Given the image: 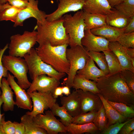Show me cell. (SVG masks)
<instances>
[{
    "label": "cell",
    "instance_id": "ab89813d",
    "mask_svg": "<svg viewBox=\"0 0 134 134\" xmlns=\"http://www.w3.org/2000/svg\"><path fill=\"white\" fill-rule=\"evenodd\" d=\"M8 2L12 6L20 10L27 6L29 4V1L23 0H0V4Z\"/></svg>",
    "mask_w": 134,
    "mask_h": 134
},
{
    "label": "cell",
    "instance_id": "bcb514c9",
    "mask_svg": "<svg viewBox=\"0 0 134 134\" xmlns=\"http://www.w3.org/2000/svg\"><path fill=\"white\" fill-rule=\"evenodd\" d=\"M63 94L62 87L58 86L55 89L53 94L55 98L57 99L59 96H61Z\"/></svg>",
    "mask_w": 134,
    "mask_h": 134
},
{
    "label": "cell",
    "instance_id": "ac0fdd59",
    "mask_svg": "<svg viewBox=\"0 0 134 134\" xmlns=\"http://www.w3.org/2000/svg\"><path fill=\"white\" fill-rule=\"evenodd\" d=\"M113 9L107 0H86L83 10L90 13L106 15L112 11Z\"/></svg>",
    "mask_w": 134,
    "mask_h": 134
},
{
    "label": "cell",
    "instance_id": "ffe728a7",
    "mask_svg": "<svg viewBox=\"0 0 134 134\" xmlns=\"http://www.w3.org/2000/svg\"><path fill=\"white\" fill-rule=\"evenodd\" d=\"M76 74L88 80H92L95 82L98 78L106 76L104 72L96 66L94 61L90 56L84 67L78 71Z\"/></svg>",
    "mask_w": 134,
    "mask_h": 134
},
{
    "label": "cell",
    "instance_id": "603a6c76",
    "mask_svg": "<svg viewBox=\"0 0 134 134\" xmlns=\"http://www.w3.org/2000/svg\"><path fill=\"white\" fill-rule=\"evenodd\" d=\"M83 18L86 25L85 30H91L107 24L106 15L83 11Z\"/></svg>",
    "mask_w": 134,
    "mask_h": 134
},
{
    "label": "cell",
    "instance_id": "f907efd6",
    "mask_svg": "<svg viewBox=\"0 0 134 134\" xmlns=\"http://www.w3.org/2000/svg\"><path fill=\"white\" fill-rule=\"evenodd\" d=\"M63 94L67 96L69 95L70 93V88L67 86H66L62 87Z\"/></svg>",
    "mask_w": 134,
    "mask_h": 134
},
{
    "label": "cell",
    "instance_id": "30bf717a",
    "mask_svg": "<svg viewBox=\"0 0 134 134\" xmlns=\"http://www.w3.org/2000/svg\"><path fill=\"white\" fill-rule=\"evenodd\" d=\"M33 103V109L31 111L26 113L33 117L38 114H44L45 110L51 109L53 105L56 103V99L49 93H42L34 91L28 93Z\"/></svg>",
    "mask_w": 134,
    "mask_h": 134
},
{
    "label": "cell",
    "instance_id": "1f68e13d",
    "mask_svg": "<svg viewBox=\"0 0 134 134\" xmlns=\"http://www.w3.org/2000/svg\"><path fill=\"white\" fill-rule=\"evenodd\" d=\"M107 101L122 116L128 119L134 118V108L122 103L113 102L108 100Z\"/></svg>",
    "mask_w": 134,
    "mask_h": 134
},
{
    "label": "cell",
    "instance_id": "83f0119b",
    "mask_svg": "<svg viewBox=\"0 0 134 134\" xmlns=\"http://www.w3.org/2000/svg\"><path fill=\"white\" fill-rule=\"evenodd\" d=\"M20 122L23 123L25 129V134H47L46 131L37 126L33 117L26 113L21 118Z\"/></svg>",
    "mask_w": 134,
    "mask_h": 134
},
{
    "label": "cell",
    "instance_id": "7a4b0ae2",
    "mask_svg": "<svg viewBox=\"0 0 134 134\" xmlns=\"http://www.w3.org/2000/svg\"><path fill=\"white\" fill-rule=\"evenodd\" d=\"M63 17L58 19L42 23H37L34 30H37V42L39 45L48 43L53 46L69 44V36L66 32Z\"/></svg>",
    "mask_w": 134,
    "mask_h": 134
},
{
    "label": "cell",
    "instance_id": "7402d4cb",
    "mask_svg": "<svg viewBox=\"0 0 134 134\" xmlns=\"http://www.w3.org/2000/svg\"><path fill=\"white\" fill-rule=\"evenodd\" d=\"M1 94L0 96L3 101L2 108L4 111H13L15 102L13 99L14 92L9 85L6 79L2 78L1 79Z\"/></svg>",
    "mask_w": 134,
    "mask_h": 134
},
{
    "label": "cell",
    "instance_id": "277c9868",
    "mask_svg": "<svg viewBox=\"0 0 134 134\" xmlns=\"http://www.w3.org/2000/svg\"><path fill=\"white\" fill-rule=\"evenodd\" d=\"M66 55L70 66L67 77L64 79L63 84L70 88L77 72L84 67L90 56L89 52L80 45L67 48Z\"/></svg>",
    "mask_w": 134,
    "mask_h": 134
},
{
    "label": "cell",
    "instance_id": "5b68a950",
    "mask_svg": "<svg viewBox=\"0 0 134 134\" xmlns=\"http://www.w3.org/2000/svg\"><path fill=\"white\" fill-rule=\"evenodd\" d=\"M83 10L78 11L73 15L67 14L63 16V26L69 38L70 47L82 46L81 40L84 36L86 25L83 18Z\"/></svg>",
    "mask_w": 134,
    "mask_h": 134
},
{
    "label": "cell",
    "instance_id": "d6a6232c",
    "mask_svg": "<svg viewBox=\"0 0 134 134\" xmlns=\"http://www.w3.org/2000/svg\"><path fill=\"white\" fill-rule=\"evenodd\" d=\"M89 53L90 56L96 62L100 69L106 76H107L108 74V67L104 54L93 51H89Z\"/></svg>",
    "mask_w": 134,
    "mask_h": 134
},
{
    "label": "cell",
    "instance_id": "f6af8a7d",
    "mask_svg": "<svg viewBox=\"0 0 134 134\" xmlns=\"http://www.w3.org/2000/svg\"><path fill=\"white\" fill-rule=\"evenodd\" d=\"M124 28V33H130L134 32V16L131 18L128 24Z\"/></svg>",
    "mask_w": 134,
    "mask_h": 134
},
{
    "label": "cell",
    "instance_id": "2e32d148",
    "mask_svg": "<svg viewBox=\"0 0 134 134\" xmlns=\"http://www.w3.org/2000/svg\"><path fill=\"white\" fill-rule=\"evenodd\" d=\"M109 42L103 37L94 34L90 30H85L84 36L81 42L82 45L88 51L100 52L109 49Z\"/></svg>",
    "mask_w": 134,
    "mask_h": 134
},
{
    "label": "cell",
    "instance_id": "f5cc1de1",
    "mask_svg": "<svg viewBox=\"0 0 134 134\" xmlns=\"http://www.w3.org/2000/svg\"><path fill=\"white\" fill-rule=\"evenodd\" d=\"M134 134V130H132L130 132L129 134Z\"/></svg>",
    "mask_w": 134,
    "mask_h": 134
},
{
    "label": "cell",
    "instance_id": "7c38bea8",
    "mask_svg": "<svg viewBox=\"0 0 134 134\" xmlns=\"http://www.w3.org/2000/svg\"><path fill=\"white\" fill-rule=\"evenodd\" d=\"M60 80L45 74L40 75L33 80L27 92L29 93L36 91L53 94L56 88L59 86L60 84Z\"/></svg>",
    "mask_w": 134,
    "mask_h": 134
},
{
    "label": "cell",
    "instance_id": "9c48e42d",
    "mask_svg": "<svg viewBox=\"0 0 134 134\" xmlns=\"http://www.w3.org/2000/svg\"><path fill=\"white\" fill-rule=\"evenodd\" d=\"M35 124L45 130L48 134L66 133V127L58 120L51 110L45 112L44 114H38L33 117Z\"/></svg>",
    "mask_w": 134,
    "mask_h": 134
},
{
    "label": "cell",
    "instance_id": "52a82bcc",
    "mask_svg": "<svg viewBox=\"0 0 134 134\" xmlns=\"http://www.w3.org/2000/svg\"><path fill=\"white\" fill-rule=\"evenodd\" d=\"M2 61L3 66L17 79V83L25 90L28 89L31 83L27 74L29 68L24 59L9 55H3Z\"/></svg>",
    "mask_w": 134,
    "mask_h": 134
},
{
    "label": "cell",
    "instance_id": "6da1fadb",
    "mask_svg": "<svg viewBox=\"0 0 134 134\" xmlns=\"http://www.w3.org/2000/svg\"><path fill=\"white\" fill-rule=\"evenodd\" d=\"M96 83L99 94L107 100L122 103L134 108V93L121 78L119 73L101 76Z\"/></svg>",
    "mask_w": 134,
    "mask_h": 134
},
{
    "label": "cell",
    "instance_id": "c3c4849f",
    "mask_svg": "<svg viewBox=\"0 0 134 134\" xmlns=\"http://www.w3.org/2000/svg\"><path fill=\"white\" fill-rule=\"evenodd\" d=\"M123 48L126 53L128 56L134 57V48H126L124 47Z\"/></svg>",
    "mask_w": 134,
    "mask_h": 134
},
{
    "label": "cell",
    "instance_id": "f546056e",
    "mask_svg": "<svg viewBox=\"0 0 134 134\" xmlns=\"http://www.w3.org/2000/svg\"><path fill=\"white\" fill-rule=\"evenodd\" d=\"M20 10L8 2L0 4V21H10L14 23Z\"/></svg>",
    "mask_w": 134,
    "mask_h": 134
},
{
    "label": "cell",
    "instance_id": "f35d334b",
    "mask_svg": "<svg viewBox=\"0 0 134 134\" xmlns=\"http://www.w3.org/2000/svg\"><path fill=\"white\" fill-rule=\"evenodd\" d=\"M129 119L123 123L117 122L107 127L101 132L103 134H117L118 133L123 126L130 120Z\"/></svg>",
    "mask_w": 134,
    "mask_h": 134
},
{
    "label": "cell",
    "instance_id": "cb8c5ba5",
    "mask_svg": "<svg viewBox=\"0 0 134 134\" xmlns=\"http://www.w3.org/2000/svg\"><path fill=\"white\" fill-rule=\"evenodd\" d=\"M132 18L126 16L118 10L113 8L112 11L106 15V23L117 28H124L128 24Z\"/></svg>",
    "mask_w": 134,
    "mask_h": 134
},
{
    "label": "cell",
    "instance_id": "db71d44e",
    "mask_svg": "<svg viewBox=\"0 0 134 134\" xmlns=\"http://www.w3.org/2000/svg\"><path fill=\"white\" fill-rule=\"evenodd\" d=\"M25 1H29L30 0H23Z\"/></svg>",
    "mask_w": 134,
    "mask_h": 134
},
{
    "label": "cell",
    "instance_id": "9a60e30c",
    "mask_svg": "<svg viewBox=\"0 0 134 134\" xmlns=\"http://www.w3.org/2000/svg\"><path fill=\"white\" fill-rule=\"evenodd\" d=\"M7 80L16 97L15 105L18 107L31 111L33 103L29 94L20 87L16 82L14 76L8 73Z\"/></svg>",
    "mask_w": 134,
    "mask_h": 134
},
{
    "label": "cell",
    "instance_id": "484cf974",
    "mask_svg": "<svg viewBox=\"0 0 134 134\" xmlns=\"http://www.w3.org/2000/svg\"><path fill=\"white\" fill-rule=\"evenodd\" d=\"M72 87L75 90L80 89L95 94L100 93L96 83L76 74L72 83Z\"/></svg>",
    "mask_w": 134,
    "mask_h": 134
},
{
    "label": "cell",
    "instance_id": "7bdbcfd3",
    "mask_svg": "<svg viewBox=\"0 0 134 134\" xmlns=\"http://www.w3.org/2000/svg\"><path fill=\"white\" fill-rule=\"evenodd\" d=\"M134 130V118L131 119L122 127L119 132L120 134H129L130 132Z\"/></svg>",
    "mask_w": 134,
    "mask_h": 134
},
{
    "label": "cell",
    "instance_id": "9f6ffc18",
    "mask_svg": "<svg viewBox=\"0 0 134 134\" xmlns=\"http://www.w3.org/2000/svg\"><path fill=\"white\" fill-rule=\"evenodd\" d=\"M58 0H57V1H58Z\"/></svg>",
    "mask_w": 134,
    "mask_h": 134
},
{
    "label": "cell",
    "instance_id": "74e56055",
    "mask_svg": "<svg viewBox=\"0 0 134 134\" xmlns=\"http://www.w3.org/2000/svg\"><path fill=\"white\" fill-rule=\"evenodd\" d=\"M119 73L121 78L131 91L134 93V72L125 69L121 70Z\"/></svg>",
    "mask_w": 134,
    "mask_h": 134
},
{
    "label": "cell",
    "instance_id": "d4e9b609",
    "mask_svg": "<svg viewBox=\"0 0 134 134\" xmlns=\"http://www.w3.org/2000/svg\"><path fill=\"white\" fill-rule=\"evenodd\" d=\"M97 94L102 101L108 119L107 127L117 122H124L129 119L120 114L100 94Z\"/></svg>",
    "mask_w": 134,
    "mask_h": 134
},
{
    "label": "cell",
    "instance_id": "8fae6325",
    "mask_svg": "<svg viewBox=\"0 0 134 134\" xmlns=\"http://www.w3.org/2000/svg\"><path fill=\"white\" fill-rule=\"evenodd\" d=\"M28 5L21 10L18 12L16 20L14 23L13 27L23 25L24 21L31 17H34L37 20V23H42L46 20V14L38 8V1L30 0Z\"/></svg>",
    "mask_w": 134,
    "mask_h": 134
},
{
    "label": "cell",
    "instance_id": "7dc6e473",
    "mask_svg": "<svg viewBox=\"0 0 134 134\" xmlns=\"http://www.w3.org/2000/svg\"><path fill=\"white\" fill-rule=\"evenodd\" d=\"M110 5L113 7L126 0H107Z\"/></svg>",
    "mask_w": 134,
    "mask_h": 134
},
{
    "label": "cell",
    "instance_id": "e575fe53",
    "mask_svg": "<svg viewBox=\"0 0 134 134\" xmlns=\"http://www.w3.org/2000/svg\"><path fill=\"white\" fill-rule=\"evenodd\" d=\"M114 7L127 17L134 16V0H126Z\"/></svg>",
    "mask_w": 134,
    "mask_h": 134
},
{
    "label": "cell",
    "instance_id": "816d5d0a",
    "mask_svg": "<svg viewBox=\"0 0 134 134\" xmlns=\"http://www.w3.org/2000/svg\"><path fill=\"white\" fill-rule=\"evenodd\" d=\"M0 134H5L2 129V125H0Z\"/></svg>",
    "mask_w": 134,
    "mask_h": 134
},
{
    "label": "cell",
    "instance_id": "11a10c76",
    "mask_svg": "<svg viewBox=\"0 0 134 134\" xmlns=\"http://www.w3.org/2000/svg\"><path fill=\"white\" fill-rule=\"evenodd\" d=\"M1 92H0V95H1Z\"/></svg>",
    "mask_w": 134,
    "mask_h": 134
},
{
    "label": "cell",
    "instance_id": "8d00e7d4",
    "mask_svg": "<svg viewBox=\"0 0 134 134\" xmlns=\"http://www.w3.org/2000/svg\"><path fill=\"white\" fill-rule=\"evenodd\" d=\"M116 41L125 48H134V32L123 33L120 35Z\"/></svg>",
    "mask_w": 134,
    "mask_h": 134
},
{
    "label": "cell",
    "instance_id": "b9f144b4",
    "mask_svg": "<svg viewBox=\"0 0 134 134\" xmlns=\"http://www.w3.org/2000/svg\"><path fill=\"white\" fill-rule=\"evenodd\" d=\"M2 126L5 134H15V128L14 124L10 121L3 122Z\"/></svg>",
    "mask_w": 134,
    "mask_h": 134
},
{
    "label": "cell",
    "instance_id": "44dd1931",
    "mask_svg": "<svg viewBox=\"0 0 134 134\" xmlns=\"http://www.w3.org/2000/svg\"><path fill=\"white\" fill-rule=\"evenodd\" d=\"M124 28H118L107 24L90 31L94 34L103 37L110 41H116L120 35L124 33Z\"/></svg>",
    "mask_w": 134,
    "mask_h": 134
},
{
    "label": "cell",
    "instance_id": "d6986e66",
    "mask_svg": "<svg viewBox=\"0 0 134 134\" xmlns=\"http://www.w3.org/2000/svg\"><path fill=\"white\" fill-rule=\"evenodd\" d=\"M108 49L116 55L120 62L121 70L127 69L134 72V67L132 66L128 56L122 46L117 41L109 42Z\"/></svg>",
    "mask_w": 134,
    "mask_h": 134
},
{
    "label": "cell",
    "instance_id": "f1b7e54d",
    "mask_svg": "<svg viewBox=\"0 0 134 134\" xmlns=\"http://www.w3.org/2000/svg\"><path fill=\"white\" fill-rule=\"evenodd\" d=\"M104 54L107 63L109 76L120 73L121 70L120 65L115 54L109 49L102 51Z\"/></svg>",
    "mask_w": 134,
    "mask_h": 134
},
{
    "label": "cell",
    "instance_id": "3957f363",
    "mask_svg": "<svg viewBox=\"0 0 134 134\" xmlns=\"http://www.w3.org/2000/svg\"><path fill=\"white\" fill-rule=\"evenodd\" d=\"M68 45L53 46L48 43L39 45L35 48L41 60L61 73L67 74L70 65L67 59L66 51Z\"/></svg>",
    "mask_w": 134,
    "mask_h": 134
},
{
    "label": "cell",
    "instance_id": "60d3db41",
    "mask_svg": "<svg viewBox=\"0 0 134 134\" xmlns=\"http://www.w3.org/2000/svg\"><path fill=\"white\" fill-rule=\"evenodd\" d=\"M8 44H7L3 49H0V92H1L2 77H7L8 73L7 69L3 66L2 61L3 54L5 50L8 48Z\"/></svg>",
    "mask_w": 134,
    "mask_h": 134
},
{
    "label": "cell",
    "instance_id": "ee69618b",
    "mask_svg": "<svg viewBox=\"0 0 134 134\" xmlns=\"http://www.w3.org/2000/svg\"><path fill=\"white\" fill-rule=\"evenodd\" d=\"M13 123L15 128V134H25V129L24 124L16 121H14Z\"/></svg>",
    "mask_w": 134,
    "mask_h": 134
},
{
    "label": "cell",
    "instance_id": "836d02e7",
    "mask_svg": "<svg viewBox=\"0 0 134 134\" xmlns=\"http://www.w3.org/2000/svg\"><path fill=\"white\" fill-rule=\"evenodd\" d=\"M92 122L100 132H102L107 128L108 119L103 104L97 112Z\"/></svg>",
    "mask_w": 134,
    "mask_h": 134
},
{
    "label": "cell",
    "instance_id": "4dcf8cb0",
    "mask_svg": "<svg viewBox=\"0 0 134 134\" xmlns=\"http://www.w3.org/2000/svg\"><path fill=\"white\" fill-rule=\"evenodd\" d=\"M51 110L54 116L60 118V121L66 126L72 123L73 117L69 114L63 106H60L56 103L53 105Z\"/></svg>",
    "mask_w": 134,
    "mask_h": 134
},
{
    "label": "cell",
    "instance_id": "4fadbf2b",
    "mask_svg": "<svg viewBox=\"0 0 134 134\" xmlns=\"http://www.w3.org/2000/svg\"><path fill=\"white\" fill-rule=\"evenodd\" d=\"M86 0H58L59 3L57 9L52 13L46 14V20L52 21L61 18L70 12L83 10Z\"/></svg>",
    "mask_w": 134,
    "mask_h": 134
},
{
    "label": "cell",
    "instance_id": "4316f807",
    "mask_svg": "<svg viewBox=\"0 0 134 134\" xmlns=\"http://www.w3.org/2000/svg\"><path fill=\"white\" fill-rule=\"evenodd\" d=\"M66 127L67 132L72 134H81L86 133L95 134L99 131L93 122L82 124L71 123Z\"/></svg>",
    "mask_w": 134,
    "mask_h": 134
},
{
    "label": "cell",
    "instance_id": "ba28073f",
    "mask_svg": "<svg viewBox=\"0 0 134 134\" xmlns=\"http://www.w3.org/2000/svg\"><path fill=\"white\" fill-rule=\"evenodd\" d=\"M37 32L25 31L22 34H17L11 36L8 47L9 55L21 57L29 52L36 43Z\"/></svg>",
    "mask_w": 134,
    "mask_h": 134
},
{
    "label": "cell",
    "instance_id": "681fc988",
    "mask_svg": "<svg viewBox=\"0 0 134 134\" xmlns=\"http://www.w3.org/2000/svg\"><path fill=\"white\" fill-rule=\"evenodd\" d=\"M3 103L2 100L0 95V125H2L3 122L5 120V117L4 116V113L1 114L0 108L1 106Z\"/></svg>",
    "mask_w": 134,
    "mask_h": 134
},
{
    "label": "cell",
    "instance_id": "8992f818",
    "mask_svg": "<svg viewBox=\"0 0 134 134\" xmlns=\"http://www.w3.org/2000/svg\"><path fill=\"white\" fill-rule=\"evenodd\" d=\"M23 57L27 64L28 72L32 80L42 74H45L60 80L66 74L65 73L58 72L43 62L38 56L35 49L33 48Z\"/></svg>",
    "mask_w": 134,
    "mask_h": 134
},
{
    "label": "cell",
    "instance_id": "e0dca14e",
    "mask_svg": "<svg viewBox=\"0 0 134 134\" xmlns=\"http://www.w3.org/2000/svg\"><path fill=\"white\" fill-rule=\"evenodd\" d=\"M60 100L62 106L72 117L81 113L80 102L76 90L67 96L61 97Z\"/></svg>",
    "mask_w": 134,
    "mask_h": 134
},
{
    "label": "cell",
    "instance_id": "5bb4252c",
    "mask_svg": "<svg viewBox=\"0 0 134 134\" xmlns=\"http://www.w3.org/2000/svg\"><path fill=\"white\" fill-rule=\"evenodd\" d=\"M81 105V113L90 111L97 112L102 103L97 94L80 89L76 90Z\"/></svg>",
    "mask_w": 134,
    "mask_h": 134
},
{
    "label": "cell",
    "instance_id": "d590c367",
    "mask_svg": "<svg viewBox=\"0 0 134 134\" xmlns=\"http://www.w3.org/2000/svg\"><path fill=\"white\" fill-rule=\"evenodd\" d=\"M97 112L90 111L86 113H80L73 117L72 123L82 124L92 122Z\"/></svg>",
    "mask_w": 134,
    "mask_h": 134
}]
</instances>
